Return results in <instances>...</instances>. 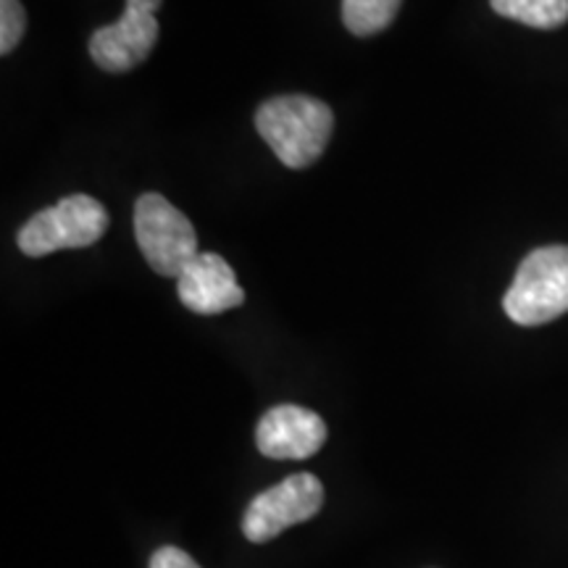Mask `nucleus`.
Returning a JSON list of instances; mask_svg holds the SVG:
<instances>
[{"label": "nucleus", "mask_w": 568, "mask_h": 568, "mask_svg": "<svg viewBox=\"0 0 568 568\" xmlns=\"http://www.w3.org/2000/svg\"><path fill=\"white\" fill-rule=\"evenodd\" d=\"M255 130L287 169H308L322 159L335 130V113L311 95H280L255 111Z\"/></svg>", "instance_id": "nucleus-1"}, {"label": "nucleus", "mask_w": 568, "mask_h": 568, "mask_svg": "<svg viewBox=\"0 0 568 568\" xmlns=\"http://www.w3.org/2000/svg\"><path fill=\"white\" fill-rule=\"evenodd\" d=\"M503 308L518 326H539L568 314V245L531 251L518 266Z\"/></svg>", "instance_id": "nucleus-2"}, {"label": "nucleus", "mask_w": 568, "mask_h": 568, "mask_svg": "<svg viewBox=\"0 0 568 568\" xmlns=\"http://www.w3.org/2000/svg\"><path fill=\"white\" fill-rule=\"evenodd\" d=\"M109 230V211L90 195H69L21 226L19 251L30 258H42L59 251L90 247Z\"/></svg>", "instance_id": "nucleus-3"}, {"label": "nucleus", "mask_w": 568, "mask_h": 568, "mask_svg": "<svg viewBox=\"0 0 568 568\" xmlns=\"http://www.w3.org/2000/svg\"><path fill=\"white\" fill-rule=\"evenodd\" d=\"M134 237L148 266L161 276H180L195 258L197 234L184 213L159 193H145L134 203Z\"/></svg>", "instance_id": "nucleus-4"}, {"label": "nucleus", "mask_w": 568, "mask_h": 568, "mask_svg": "<svg viewBox=\"0 0 568 568\" xmlns=\"http://www.w3.org/2000/svg\"><path fill=\"white\" fill-rule=\"evenodd\" d=\"M324 506V487L314 474H293L280 485L261 493L247 506L243 535L251 542H268L284 529L314 518Z\"/></svg>", "instance_id": "nucleus-5"}, {"label": "nucleus", "mask_w": 568, "mask_h": 568, "mask_svg": "<svg viewBox=\"0 0 568 568\" xmlns=\"http://www.w3.org/2000/svg\"><path fill=\"white\" fill-rule=\"evenodd\" d=\"M159 6L161 0H126L122 19L92 32V61L109 74L140 67L159 42Z\"/></svg>", "instance_id": "nucleus-6"}, {"label": "nucleus", "mask_w": 568, "mask_h": 568, "mask_svg": "<svg viewBox=\"0 0 568 568\" xmlns=\"http://www.w3.org/2000/svg\"><path fill=\"white\" fill-rule=\"evenodd\" d=\"M326 443V424L314 410L276 406L255 426V445L266 458L303 460L316 456Z\"/></svg>", "instance_id": "nucleus-7"}, {"label": "nucleus", "mask_w": 568, "mask_h": 568, "mask_svg": "<svg viewBox=\"0 0 568 568\" xmlns=\"http://www.w3.org/2000/svg\"><path fill=\"white\" fill-rule=\"evenodd\" d=\"M176 295L193 314L216 316L245 303L232 266L219 253H197L176 276Z\"/></svg>", "instance_id": "nucleus-8"}, {"label": "nucleus", "mask_w": 568, "mask_h": 568, "mask_svg": "<svg viewBox=\"0 0 568 568\" xmlns=\"http://www.w3.org/2000/svg\"><path fill=\"white\" fill-rule=\"evenodd\" d=\"M495 13L535 30H558L568 21V0H489Z\"/></svg>", "instance_id": "nucleus-9"}, {"label": "nucleus", "mask_w": 568, "mask_h": 568, "mask_svg": "<svg viewBox=\"0 0 568 568\" xmlns=\"http://www.w3.org/2000/svg\"><path fill=\"white\" fill-rule=\"evenodd\" d=\"M403 0H343V24L358 38H372L393 24Z\"/></svg>", "instance_id": "nucleus-10"}, {"label": "nucleus", "mask_w": 568, "mask_h": 568, "mask_svg": "<svg viewBox=\"0 0 568 568\" xmlns=\"http://www.w3.org/2000/svg\"><path fill=\"white\" fill-rule=\"evenodd\" d=\"M27 30V13L19 0H0V53H11Z\"/></svg>", "instance_id": "nucleus-11"}, {"label": "nucleus", "mask_w": 568, "mask_h": 568, "mask_svg": "<svg viewBox=\"0 0 568 568\" xmlns=\"http://www.w3.org/2000/svg\"><path fill=\"white\" fill-rule=\"evenodd\" d=\"M151 568H201V566H197L195 560L190 558L184 550L166 545V548L153 552Z\"/></svg>", "instance_id": "nucleus-12"}]
</instances>
